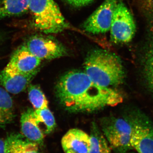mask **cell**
Wrapping results in <instances>:
<instances>
[{
    "mask_svg": "<svg viewBox=\"0 0 153 153\" xmlns=\"http://www.w3.org/2000/svg\"><path fill=\"white\" fill-rule=\"evenodd\" d=\"M38 69L28 73H21L5 68L0 72V83L8 92L18 94L27 87L38 73Z\"/></svg>",
    "mask_w": 153,
    "mask_h": 153,
    "instance_id": "30bf717a",
    "label": "cell"
},
{
    "mask_svg": "<svg viewBox=\"0 0 153 153\" xmlns=\"http://www.w3.org/2000/svg\"><path fill=\"white\" fill-rule=\"evenodd\" d=\"M85 72L97 85L105 87L122 84L125 73L122 62L117 55L97 49L89 52L84 63Z\"/></svg>",
    "mask_w": 153,
    "mask_h": 153,
    "instance_id": "7a4b0ae2",
    "label": "cell"
},
{
    "mask_svg": "<svg viewBox=\"0 0 153 153\" xmlns=\"http://www.w3.org/2000/svg\"><path fill=\"white\" fill-rule=\"evenodd\" d=\"M35 29L46 34H57L68 27L59 7L53 0H28Z\"/></svg>",
    "mask_w": 153,
    "mask_h": 153,
    "instance_id": "3957f363",
    "label": "cell"
},
{
    "mask_svg": "<svg viewBox=\"0 0 153 153\" xmlns=\"http://www.w3.org/2000/svg\"><path fill=\"white\" fill-rule=\"evenodd\" d=\"M61 145L65 153H89L90 135L79 129H71L62 137Z\"/></svg>",
    "mask_w": 153,
    "mask_h": 153,
    "instance_id": "7c38bea8",
    "label": "cell"
},
{
    "mask_svg": "<svg viewBox=\"0 0 153 153\" xmlns=\"http://www.w3.org/2000/svg\"><path fill=\"white\" fill-rule=\"evenodd\" d=\"M4 143L5 153H41L38 151V144L20 134H11Z\"/></svg>",
    "mask_w": 153,
    "mask_h": 153,
    "instance_id": "5bb4252c",
    "label": "cell"
},
{
    "mask_svg": "<svg viewBox=\"0 0 153 153\" xmlns=\"http://www.w3.org/2000/svg\"><path fill=\"white\" fill-rule=\"evenodd\" d=\"M34 112V110L28 108L22 114L21 130L28 139L41 145L44 142V134L36 120Z\"/></svg>",
    "mask_w": 153,
    "mask_h": 153,
    "instance_id": "4fadbf2b",
    "label": "cell"
},
{
    "mask_svg": "<svg viewBox=\"0 0 153 153\" xmlns=\"http://www.w3.org/2000/svg\"><path fill=\"white\" fill-rule=\"evenodd\" d=\"M131 145L137 153H153V123L147 119H134Z\"/></svg>",
    "mask_w": 153,
    "mask_h": 153,
    "instance_id": "ba28073f",
    "label": "cell"
},
{
    "mask_svg": "<svg viewBox=\"0 0 153 153\" xmlns=\"http://www.w3.org/2000/svg\"><path fill=\"white\" fill-rule=\"evenodd\" d=\"M41 61L33 55L24 44L14 52L6 67L19 73H30L38 69Z\"/></svg>",
    "mask_w": 153,
    "mask_h": 153,
    "instance_id": "8fae6325",
    "label": "cell"
},
{
    "mask_svg": "<svg viewBox=\"0 0 153 153\" xmlns=\"http://www.w3.org/2000/svg\"><path fill=\"white\" fill-rule=\"evenodd\" d=\"M111 40L117 44H127L131 41L136 32L133 17L122 2H117L110 29Z\"/></svg>",
    "mask_w": 153,
    "mask_h": 153,
    "instance_id": "5b68a950",
    "label": "cell"
},
{
    "mask_svg": "<svg viewBox=\"0 0 153 153\" xmlns=\"http://www.w3.org/2000/svg\"><path fill=\"white\" fill-rule=\"evenodd\" d=\"M102 131L115 153H127L133 149L131 140L134 128V119L111 117L103 119Z\"/></svg>",
    "mask_w": 153,
    "mask_h": 153,
    "instance_id": "277c9868",
    "label": "cell"
},
{
    "mask_svg": "<svg viewBox=\"0 0 153 153\" xmlns=\"http://www.w3.org/2000/svg\"><path fill=\"white\" fill-rule=\"evenodd\" d=\"M0 153H5L4 141L0 139Z\"/></svg>",
    "mask_w": 153,
    "mask_h": 153,
    "instance_id": "44dd1931",
    "label": "cell"
},
{
    "mask_svg": "<svg viewBox=\"0 0 153 153\" xmlns=\"http://www.w3.org/2000/svg\"><path fill=\"white\" fill-rule=\"evenodd\" d=\"M59 103L68 111L92 112L121 103L122 96L111 88L94 82L82 71L72 70L60 78L55 87Z\"/></svg>",
    "mask_w": 153,
    "mask_h": 153,
    "instance_id": "6da1fadb",
    "label": "cell"
},
{
    "mask_svg": "<svg viewBox=\"0 0 153 153\" xmlns=\"http://www.w3.org/2000/svg\"><path fill=\"white\" fill-rule=\"evenodd\" d=\"M117 2L118 0H105L84 22V30L93 34L109 31Z\"/></svg>",
    "mask_w": 153,
    "mask_h": 153,
    "instance_id": "52a82bcc",
    "label": "cell"
},
{
    "mask_svg": "<svg viewBox=\"0 0 153 153\" xmlns=\"http://www.w3.org/2000/svg\"><path fill=\"white\" fill-rule=\"evenodd\" d=\"M29 100L36 109L47 108L48 102L40 88L37 85H30L28 87Z\"/></svg>",
    "mask_w": 153,
    "mask_h": 153,
    "instance_id": "d6986e66",
    "label": "cell"
},
{
    "mask_svg": "<svg viewBox=\"0 0 153 153\" xmlns=\"http://www.w3.org/2000/svg\"><path fill=\"white\" fill-rule=\"evenodd\" d=\"M90 137L89 153H111L107 140L96 123L91 126Z\"/></svg>",
    "mask_w": 153,
    "mask_h": 153,
    "instance_id": "e0dca14e",
    "label": "cell"
},
{
    "mask_svg": "<svg viewBox=\"0 0 153 153\" xmlns=\"http://www.w3.org/2000/svg\"><path fill=\"white\" fill-rule=\"evenodd\" d=\"M16 117L13 101L8 92L0 88V128L13 122Z\"/></svg>",
    "mask_w": 153,
    "mask_h": 153,
    "instance_id": "2e32d148",
    "label": "cell"
},
{
    "mask_svg": "<svg viewBox=\"0 0 153 153\" xmlns=\"http://www.w3.org/2000/svg\"><path fill=\"white\" fill-rule=\"evenodd\" d=\"M127 153H137V152H136V153H135V152H128Z\"/></svg>",
    "mask_w": 153,
    "mask_h": 153,
    "instance_id": "7402d4cb",
    "label": "cell"
},
{
    "mask_svg": "<svg viewBox=\"0 0 153 153\" xmlns=\"http://www.w3.org/2000/svg\"><path fill=\"white\" fill-rule=\"evenodd\" d=\"M34 113L39 126L40 127L41 125L43 126L42 131L44 134H48L53 131L56 127V122L53 114L48 108L42 109H36Z\"/></svg>",
    "mask_w": 153,
    "mask_h": 153,
    "instance_id": "ac0fdd59",
    "label": "cell"
},
{
    "mask_svg": "<svg viewBox=\"0 0 153 153\" xmlns=\"http://www.w3.org/2000/svg\"><path fill=\"white\" fill-rule=\"evenodd\" d=\"M146 41L140 55L141 72L146 87L153 94V13L149 14Z\"/></svg>",
    "mask_w": 153,
    "mask_h": 153,
    "instance_id": "9c48e42d",
    "label": "cell"
},
{
    "mask_svg": "<svg viewBox=\"0 0 153 153\" xmlns=\"http://www.w3.org/2000/svg\"><path fill=\"white\" fill-rule=\"evenodd\" d=\"M25 44L33 55L41 60H52L68 54L66 48L51 36L34 35Z\"/></svg>",
    "mask_w": 153,
    "mask_h": 153,
    "instance_id": "8992f818",
    "label": "cell"
},
{
    "mask_svg": "<svg viewBox=\"0 0 153 153\" xmlns=\"http://www.w3.org/2000/svg\"><path fill=\"white\" fill-rule=\"evenodd\" d=\"M28 11V0H0V19L22 16Z\"/></svg>",
    "mask_w": 153,
    "mask_h": 153,
    "instance_id": "9a60e30c",
    "label": "cell"
},
{
    "mask_svg": "<svg viewBox=\"0 0 153 153\" xmlns=\"http://www.w3.org/2000/svg\"><path fill=\"white\" fill-rule=\"evenodd\" d=\"M0 40H1V37H0Z\"/></svg>",
    "mask_w": 153,
    "mask_h": 153,
    "instance_id": "603a6c76",
    "label": "cell"
},
{
    "mask_svg": "<svg viewBox=\"0 0 153 153\" xmlns=\"http://www.w3.org/2000/svg\"><path fill=\"white\" fill-rule=\"evenodd\" d=\"M94 0H65L69 4L75 7H81L87 5Z\"/></svg>",
    "mask_w": 153,
    "mask_h": 153,
    "instance_id": "ffe728a7",
    "label": "cell"
}]
</instances>
